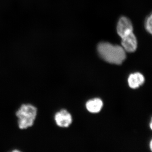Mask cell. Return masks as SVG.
<instances>
[{"instance_id":"ba28073f","label":"cell","mask_w":152,"mask_h":152,"mask_svg":"<svg viewBox=\"0 0 152 152\" xmlns=\"http://www.w3.org/2000/svg\"><path fill=\"white\" fill-rule=\"evenodd\" d=\"M152 15L148 17L145 22V28L148 32L152 34Z\"/></svg>"},{"instance_id":"52a82bcc","label":"cell","mask_w":152,"mask_h":152,"mask_svg":"<svg viewBox=\"0 0 152 152\" xmlns=\"http://www.w3.org/2000/svg\"><path fill=\"white\" fill-rule=\"evenodd\" d=\"M103 103L99 99H94L88 101L86 104L88 110L91 113H96L100 111L102 108Z\"/></svg>"},{"instance_id":"277c9868","label":"cell","mask_w":152,"mask_h":152,"mask_svg":"<svg viewBox=\"0 0 152 152\" xmlns=\"http://www.w3.org/2000/svg\"><path fill=\"white\" fill-rule=\"evenodd\" d=\"M117 31L121 38L133 32L132 24L129 19L126 17H121L118 22Z\"/></svg>"},{"instance_id":"3957f363","label":"cell","mask_w":152,"mask_h":152,"mask_svg":"<svg viewBox=\"0 0 152 152\" xmlns=\"http://www.w3.org/2000/svg\"><path fill=\"white\" fill-rule=\"evenodd\" d=\"M122 45L125 51L133 53L135 51L137 47V41L133 32L121 38Z\"/></svg>"},{"instance_id":"9c48e42d","label":"cell","mask_w":152,"mask_h":152,"mask_svg":"<svg viewBox=\"0 0 152 152\" xmlns=\"http://www.w3.org/2000/svg\"><path fill=\"white\" fill-rule=\"evenodd\" d=\"M152 141H151V143H150V148H151V150H152Z\"/></svg>"},{"instance_id":"6da1fadb","label":"cell","mask_w":152,"mask_h":152,"mask_svg":"<svg viewBox=\"0 0 152 152\" xmlns=\"http://www.w3.org/2000/svg\"><path fill=\"white\" fill-rule=\"evenodd\" d=\"M97 50L101 58L110 64L120 65L126 58V51L122 47L102 42L98 45Z\"/></svg>"},{"instance_id":"7a4b0ae2","label":"cell","mask_w":152,"mask_h":152,"mask_svg":"<svg viewBox=\"0 0 152 152\" xmlns=\"http://www.w3.org/2000/svg\"><path fill=\"white\" fill-rule=\"evenodd\" d=\"M37 115V109L31 104H23L16 113L19 128L26 129L34 125Z\"/></svg>"},{"instance_id":"5b68a950","label":"cell","mask_w":152,"mask_h":152,"mask_svg":"<svg viewBox=\"0 0 152 152\" xmlns=\"http://www.w3.org/2000/svg\"><path fill=\"white\" fill-rule=\"evenodd\" d=\"M55 120L57 125L62 128L68 127L72 121L71 114L65 110H61L56 114Z\"/></svg>"},{"instance_id":"8992f818","label":"cell","mask_w":152,"mask_h":152,"mask_svg":"<svg viewBox=\"0 0 152 152\" xmlns=\"http://www.w3.org/2000/svg\"><path fill=\"white\" fill-rule=\"evenodd\" d=\"M145 82V78L142 74L137 72L131 74L128 78L129 86L132 88L135 89L142 86Z\"/></svg>"}]
</instances>
